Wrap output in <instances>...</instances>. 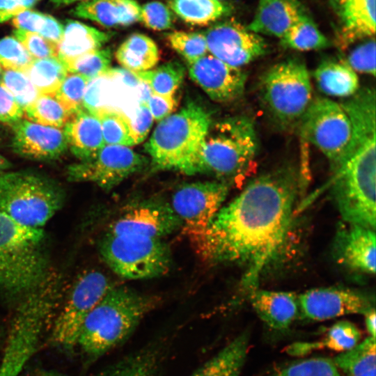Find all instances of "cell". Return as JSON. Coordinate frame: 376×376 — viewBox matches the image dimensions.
Returning <instances> with one entry per match:
<instances>
[{"instance_id":"cell-1","label":"cell","mask_w":376,"mask_h":376,"mask_svg":"<svg viewBox=\"0 0 376 376\" xmlns=\"http://www.w3.org/2000/svg\"><path fill=\"white\" fill-rule=\"evenodd\" d=\"M299 186L292 166L255 178L220 208L203 233L189 239L196 253L209 265H242V288L248 293L257 288L284 246Z\"/></svg>"},{"instance_id":"cell-2","label":"cell","mask_w":376,"mask_h":376,"mask_svg":"<svg viewBox=\"0 0 376 376\" xmlns=\"http://www.w3.org/2000/svg\"><path fill=\"white\" fill-rule=\"evenodd\" d=\"M375 127H354L345 156L333 173L331 197L347 224L375 230L376 146Z\"/></svg>"},{"instance_id":"cell-3","label":"cell","mask_w":376,"mask_h":376,"mask_svg":"<svg viewBox=\"0 0 376 376\" xmlns=\"http://www.w3.org/2000/svg\"><path fill=\"white\" fill-rule=\"evenodd\" d=\"M61 276L51 272L22 296L10 322L0 363V376H19L37 351L62 299Z\"/></svg>"},{"instance_id":"cell-4","label":"cell","mask_w":376,"mask_h":376,"mask_svg":"<svg viewBox=\"0 0 376 376\" xmlns=\"http://www.w3.org/2000/svg\"><path fill=\"white\" fill-rule=\"evenodd\" d=\"M159 299L126 286H113L84 320L77 340L82 352L97 358L122 343Z\"/></svg>"},{"instance_id":"cell-5","label":"cell","mask_w":376,"mask_h":376,"mask_svg":"<svg viewBox=\"0 0 376 376\" xmlns=\"http://www.w3.org/2000/svg\"><path fill=\"white\" fill-rule=\"evenodd\" d=\"M212 123L210 114L194 102L160 120L145 145L153 169L199 173L202 148Z\"/></svg>"},{"instance_id":"cell-6","label":"cell","mask_w":376,"mask_h":376,"mask_svg":"<svg viewBox=\"0 0 376 376\" xmlns=\"http://www.w3.org/2000/svg\"><path fill=\"white\" fill-rule=\"evenodd\" d=\"M42 228L26 226L0 212V289L23 296L51 272Z\"/></svg>"},{"instance_id":"cell-7","label":"cell","mask_w":376,"mask_h":376,"mask_svg":"<svg viewBox=\"0 0 376 376\" xmlns=\"http://www.w3.org/2000/svg\"><path fill=\"white\" fill-rule=\"evenodd\" d=\"M258 148L255 125L248 117L237 116L212 123L202 148L199 173L226 182L237 179L253 166Z\"/></svg>"},{"instance_id":"cell-8","label":"cell","mask_w":376,"mask_h":376,"mask_svg":"<svg viewBox=\"0 0 376 376\" xmlns=\"http://www.w3.org/2000/svg\"><path fill=\"white\" fill-rule=\"evenodd\" d=\"M312 85L304 62L291 58L277 63L262 75L259 96L273 123L283 130L299 127L313 100Z\"/></svg>"},{"instance_id":"cell-9","label":"cell","mask_w":376,"mask_h":376,"mask_svg":"<svg viewBox=\"0 0 376 376\" xmlns=\"http://www.w3.org/2000/svg\"><path fill=\"white\" fill-rule=\"evenodd\" d=\"M63 201L62 188L45 175L27 171L0 173V212L26 226L42 228Z\"/></svg>"},{"instance_id":"cell-10","label":"cell","mask_w":376,"mask_h":376,"mask_svg":"<svg viewBox=\"0 0 376 376\" xmlns=\"http://www.w3.org/2000/svg\"><path fill=\"white\" fill-rule=\"evenodd\" d=\"M98 247L108 267L126 279L158 277L166 274L171 265L170 249L160 238L106 233Z\"/></svg>"},{"instance_id":"cell-11","label":"cell","mask_w":376,"mask_h":376,"mask_svg":"<svg viewBox=\"0 0 376 376\" xmlns=\"http://www.w3.org/2000/svg\"><path fill=\"white\" fill-rule=\"evenodd\" d=\"M113 286L109 277L100 271L92 269L81 274L55 315L50 334L52 345L64 351L72 350L84 320Z\"/></svg>"},{"instance_id":"cell-12","label":"cell","mask_w":376,"mask_h":376,"mask_svg":"<svg viewBox=\"0 0 376 376\" xmlns=\"http://www.w3.org/2000/svg\"><path fill=\"white\" fill-rule=\"evenodd\" d=\"M299 127L302 136L327 157L331 171H336L352 136L351 123L341 104L325 97L313 99Z\"/></svg>"},{"instance_id":"cell-13","label":"cell","mask_w":376,"mask_h":376,"mask_svg":"<svg viewBox=\"0 0 376 376\" xmlns=\"http://www.w3.org/2000/svg\"><path fill=\"white\" fill-rule=\"evenodd\" d=\"M229 188L228 182L207 181L187 183L175 191L170 205L189 239L201 235L207 228L222 207Z\"/></svg>"},{"instance_id":"cell-14","label":"cell","mask_w":376,"mask_h":376,"mask_svg":"<svg viewBox=\"0 0 376 376\" xmlns=\"http://www.w3.org/2000/svg\"><path fill=\"white\" fill-rule=\"evenodd\" d=\"M148 162L127 146L105 145L93 159L70 165L67 175L70 181L91 182L109 191L142 170Z\"/></svg>"},{"instance_id":"cell-15","label":"cell","mask_w":376,"mask_h":376,"mask_svg":"<svg viewBox=\"0 0 376 376\" xmlns=\"http://www.w3.org/2000/svg\"><path fill=\"white\" fill-rule=\"evenodd\" d=\"M182 226L181 220L170 203L152 198L127 206L110 224L107 233L162 239Z\"/></svg>"},{"instance_id":"cell-16","label":"cell","mask_w":376,"mask_h":376,"mask_svg":"<svg viewBox=\"0 0 376 376\" xmlns=\"http://www.w3.org/2000/svg\"><path fill=\"white\" fill-rule=\"evenodd\" d=\"M299 316L322 321L351 314L365 315L375 308L373 295L356 289L317 288L298 295Z\"/></svg>"},{"instance_id":"cell-17","label":"cell","mask_w":376,"mask_h":376,"mask_svg":"<svg viewBox=\"0 0 376 376\" xmlns=\"http://www.w3.org/2000/svg\"><path fill=\"white\" fill-rule=\"evenodd\" d=\"M211 55L241 68L263 56L267 50L264 38L235 21L220 22L204 33Z\"/></svg>"},{"instance_id":"cell-18","label":"cell","mask_w":376,"mask_h":376,"mask_svg":"<svg viewBox=\"0 0 376 376\" xmlns=\"http://www.w3.org/2000/svg\"><path fill=\"white\" fill-rule=\"evenodd\" d=\"M189 75L212 100L228 103L240 98L244 91L246 74L211 54L189 64Z\"/></svg>"},{"instance_id":"cell-19","label":"cell","mask_w":376,"mask_h":376,"mask_svg":"<svg viewBox=\"0 0 376 376\" xmlns=\"http://www.w3.org/2000/svg\"><path fill=\"white\" fill-rule=\"evenodd\" d=\"M13 147L19 155L35 160L49 161L60 157L68 148L63 129L21 119L10 125Z\"/></svg>"},{"instance_id":"cell-20","label":"cell","mask_w":376,"mask_h":376,"mask_svg":"<svg viewBox=\"0 0 376 376\" xmlns=\"http://www.w3.org/2000/svg\"><path fill=\"white\" fill-rule=\"evenodd\" d=\"M375 237V229L347 224L338 230L335 237L333 244L335 260L349 269L374 275Z\"/></svg>"},{"instance_id":"cell-21","label":"cell","mask_w":376,"mask_h":376,"mask_svg":"<svg viewBox=\"0 0 376 376\" xmlns=\"http://www.w3.org/2000/svg\"><path fill=\"white\" fill-rule=\"evenodd\" d=\"M331 4L338 18L341 46L374 38L375 0H331Z\"/></svg>"},{"instance_id":"cell-22","label":"cell","mask_w":376,"mask_h":376,"mask_svg":"<svg viewBox=\"0 0 376 376\" xmlns=\"http://www.w3.org/2000/svg\"><path fill=\"white\" fill-rule=\"evenodd\" d=\"M248 294L258 316L272 329H285L299 316L298 295L294 292L257 288Z\"/></svg>"},{"instance_id":"cell-23","label":"cell","mask_w":376,"mask_h":376,"mask_svg":"<svg viewBox=\"0 0 376 376\" xmlns=\"http://www.w3.org/2000/svg\"><path fill=\"white\" fill-rule=\"evenodd\" d=\"M305 13L298 0H259L246 28L258 35L281 38Z\"/></svg>"},{"instance_id":"cell-24","label":"cell","mask_w":376,"mask_h":376,"mask_svg":"<svg viewBox=\"0 0 376 376\" xmlns=\"http://www.w3.org/2000/svg\"><path fill=\"white\" fill-rule=\"evenodd\" d=\"M63 129L68 146L81 162L93 159L106 145L98 118L84 108L72 113Z\"/></svg>"},{"instance_id":"cell-25","label":"cell","mask_w":376,"mask_h":376,"mask_svg":"<svg viewBox=\"0 0 376 376\" xmlns=\"http://www.w3.org/2000/svg\"><path fill=\"white\" fill-rule=\"evenodd\" d=\"M140 13L135 0H84L72 10L76 17L108 28L130 26L140 20Z\"/></svg>"},{"instance_id":"cell-26","label":"cell","mask_w":376,"mask_h":376,"mask_svg":"<svg viewBox=\"0 0 376 376\" xmlns=\"http://www.w3.org/2000/svg\"><path fill=\"white\" fill-rule=\"evenodd\" d=\"M113 33L100 31L79 21L65 23L62 38L56 44L57 57L64 63L88 52L102 48Z\"/></svg>"},{"instance_id":"cell-27","label":"cell","mask_w":376,"mask_h":376,"mask_svg":"<svg viewBox=\"0 0 376 376\" xmlns=\"http://www.w3.org/2000/svg\"><path fill=\"white\" fill-rule=\"evenodd\" d=\"M313 77L318 89L328 96L350 97L359 91L357 72L344 59L322 60L315 68Z\"/></svg>"},{"instance_id":"cell-28","label":"cell","mask_w":376,"mask_h":376,"mask_svg":"<svg viewBox=\"0 0 376 376\" xmlns=\"http://www.w3.org/2000/svg\"><path fill=\"white\" fill-rule=\"evenodd\" d=\"M361 336V330L354 324L339 321L334 324L320 340L294 343L288 347L286 351L294 357L304 356L324 348L342 353L359 343Z\"/></svg>"},{"instance_id":"cell-29","label":"cell","mask_w":376,"mask_h":376,"mask_svg":"<svg viewBox=\"0 0 376 376\" xmlns=\"http://www.w3.org/2000/svg\"><path fill=\"white\" fill-rule=\"evenodd\" d=\"M248 345V334L242 333L189 376H240Z\"/></svg>"},{"instance_id":"cell-30","label":"cell","mask_w":376,"mask_h":376,"mask_svg":"<svg viewBox=\"0 0 376 376\" xmlns=\"http://www.w3.org/2000/svg\"><path fill=\"white\" fill-rule=\"evenodd\" d=\"M115 56L123 68L132 73L150 70L159 59L158 47L153 40L138 33L132 34L122 42Z\"/></svg>"},{"instance_id":"cell-31","label":"cell","mask_w":376,"mask_h":376,"mask_svg":"<svg viewBox=\"0 0 376 376\" xmlns=\"http://www.w3.org/2000/svg\"><path fill=\"white\" fill-rule=\"evenodd\" d=\"M332 361L347 376H376L375 338L369 336Z\"/></svg>"},{"instance_id":"cell-32","label":"cell","mask_w":376,"mask_h":376,"mask_svg":"<svg viewBox=\"0 0 376 376\" xmlns=\"http://www.w3.org/2000/svg\"><path fill=\"white\" fill-rule=\"evenodd\" d=\"M23 72L40 94L54 96L68 73L58 57L34 59Z\"/></svg>"},{"instance_id":"cell-33","label":"cell","mask_w":376,"mask_h":376,"mask_svg":"<svg viewBox=\"0 0 376 376\" xmlns=\"http://www.w3.org/2000/svg\"><path fill=\"white\" fill-rule=\"evenodd\" d=\"M169 8L185 22L201 26L216 21L229 10L217 0H169Z\"/></svg>"},{"instance_id":"cell-34","label":"cell","mask_w":376,"mask_h":376,"mask_svg":"<svg viewBox=\"0 0 376 376\" xmlns=\"http://www.w3.org/2000/svg\"><path fill=\"white\" fill-rule=\"evenodd\" d=\"M283 47L311 51L327 47L329 42L313 20L305 13L280 38Z\"/></svg>"},{"instance_id":"cell-35","label":"cell","mask_w":376,"mask_h":376,"mask_svg":"<svg viewBox=\"0 0 376 376\" xmlns=\"http://www.w3.org/2000/svg\"><path fill=\"white\" fill-rule=\"evenodd\" d=\"M146 83L152 93L173 95L182 84L185 75V67L178 61L166 63L155 70L133 73Z\"/></svg>"},{"instance_id":"cell-36","label":"cell","mask_w":376,"mask_h":376,"mask_svg":"<svg viewBox=\"0 0 376 376\" xmlns=\"http://www.w3.org/2000/svg\"><path fill=\"white\" fill-rule=\"evenodd\" d=\"M101 125L106 145L132 146L135 145L130 119L123 113L107 107L98 109L94 113Z\"/></svg>"},{"instance_id":"cell-37","label":"cell","mask_w":376,"mask_h":376,"mask_svg":"<svg viewBox=\"0 0 376 376\" xmlns=\"http://www.w3.org/2000/svg\"><path fill=\"white\" fill-rule=\"evenodd\" d=\"M24 114L29 121L63 129L72 113L68 111L54 95L40 94L36 101L26 109Z\"/></svg>"},{"instance_id":"cell-38","label":"cell","mask_w":376,"mask_h":376,"mask_svg":"<svg viewBox=\"0 0 376 376\" xmlns=\"http://www.w3.org/2000/svg\"><path fill=\"white\" fill-rule=\"evenodd\" d=\"M159 355L143 351L126 358L94 376H158Z\"/></svg>"},{"instance_id":"cell-39","label":"cell","mask_w":376,"mask_h":376,"mask_svg":"<svg viewBox=\"0 0 376 376\" xmlns=\"http://www.w3.org/2000/svg\"><path fill=\"white\" fill-rule=\"evenodd\" d=\"M111 63V49L100 48L79 56L64 64L68 72L79 75L91 80L107 74Z\"/></svg>"},{"instance_id":"cell-40","label":"cell","mask_w":376,"mask_h":376,"mask_svg":"<svg viewBox=\"0 0 376 376\" xmlns=\"http://www.w3.org/2000/svg\"><path fill=\"white\" fill-rule=\"evenodd\" d=\"M171 47L192 63L205 56L208 52L204 33L198 32L174 31L167 34Z\"/></svg>"},{"instance_id":"cell-41","label":"cell","mask_w":376,"mask_h":376,"mask_svg":"<svg viewBox=\"0 0 376 376\" xmlns=\"http://www.w3.org/2000/svg\"><path fill=\"white\" fill-rule=\"evenodd\" d=\"M270 376H340L332 359L313 357L295 361Z\"/></svg>"},{"instance_id":"cell-42","label":"cell","mask_w":376,"mask_h":376,"mask_svg":"<svg viewBox=\"0 0 376 376\" xmlns=\"http://www.w3.org/2000/svg\"><path fill=\"white\" fill-rule=\"evenodd\" d=\"M1 83L12 94L24 111L40 95L26 74L22 71L5 70L2 73Z\"/></svg>"},{"instance_id":"cell-43","label":"cell","mask_w":376,"mask_h":376,"mask_svg":"<svg viewBox=\"0 0 376 376\" xmlns=\"http://www.w3.org/2000/svg\"><path fill=\"white\" fill-rule=\"evenodd\" d=\"M89 79L77 74L68 72L54 95L56 99L70 113L84 108L85 91Z\"/></svg>"},{"instance_id":"cell-44","label":"cell","mask_w":376,"mask_h":376,"mask_svg":"<svg viewBox=\"0 0 376 376\" xmlns=\"http://www.w3.org/2000/svg\"><path fill=\"white\" fill-rule=\"evenodd\" d=\"M34 59L14 36L0 40V65L5 70L24 72Z\"/></svg>"},{"instance_id":"cell-45","label":"cell","mask_w":376,"mask_h":376,"mask_svg":"<svg viewBox=\"0 0 376 376\" xmlns=\"http://www.w3.org/2000/svg\"><path fill=\"white\" fill-rule=\"evenodd\" d=\"M375 41L374 38L361 42L344 59L355 72L375 75Z\"/></svg>"},{"instance_id":"cell-46","label":"cell","mask_w":376,"mask_h":376,"mask_svg":"<svg viewBox=\"0 0 376 376\" xmlns=\"http://www.w3.org/2000/svg\"><path fill=\"white\" fill-rule=\"evenodd\" d=\"M140 20L151 29L162 31L173 26V17L169 6L160 1H150L141 6Z\"/></svg>"},{"instance_id":"cell-47","label":"cell","mask_w":376,"mask_h":376,"mask_svg":"<svg viewBox=\"0 0 376 376\" xmlns=\"http://www.w3.org/2000/svg\"><path fill=\"white\" fill-rule=\"evenodd\" d=\"M13 33L33 59L57 57L56 44L40 35L18 29H15Z\"/></svg>"},{"instance_id":"cell-48","label":"cell","mask_w":376,"mask_h":376,"mask_svg":"<svg viewBox=\"0 0 376 376\" xmlns=\"http://www.w3.org/2000/svg\"><path fill=\"white\" fill-rule=\"evenodd\" d=\"M51 17L49 15L29 9L13 17L12 22L16 29L37 33L41 36Z\"/></svg>"},{"instance_id":"cell-49","label":"cell","mask_w":376,"mask_h":376,"mask_svg":"<svg viewBox=\"0 0 376 376\" xmlns=\"http://www.w3.org/2000/svg\"><path fill=\"white\" fill-rule=\"evenodd\" d=\"M24 111L0 82V121L12 125L22 119Z\"/></svg>"},{"instance_id":"cell-50","label":"cell","mask_w":376,"mask_h":376,"mask_svg":"<svg viewBox=\"0 0 376 376\" xmlns=\"http://www.w3.org/2000/svg\"><path fill=\"white\" fill-rule=\"evenodd\" d=\"M130 122L132 137L136 145L146 139L153 122L152 116L146 102L143 101L139 105L135 119L130 120Z\"/></svg>"},{"instance_id":"cell-51","label":"cell","mask_w":376,"mask_h":376,"mask_svg":"<svg viewBox=\"0 0 376 376\" xmlns=\"http://www.w3.org/2000/svg\"><path fill=\"white\" fill-rule=\"evenodd\" d=\"M146 103L153 119L159 121L173 112L176 104L173 95H164L154 93L149 95Z\"/></svg>"},{"instance_id":"cell-52","label":"cell","mask_w":376,"mask_h":376,"mask_svg":"<svg viewBox=\"0 0 376 376\" xmlns=\"http://www.w3.org/2000/svg\"><path fill=\"white\" fill-rule=\"evenodd\" d=\"M38 1L0 0V22H5L22 12L31 9Z\"/></svg>"},{"instance_id":"cell-53","label":"cell","mask_w":376,"mask_h":376,"mask_svg":"<svg viewBox=\"0 0 376 376\" xmlns=\"http://www.w3.org/2000/svg\"><path fill=\"white\" fill-rule=\"evenodd\" d=\"M365 324L367 329V331L369 334V336L373 338H375L376 332V314L375 308L373 309L365 315Z\"/></svg>"},{"instance_id":"cell-54","label":"cell","mask_w":376,"mask_h":376,"mask_svg":"<svg viewBox=\"0 0 376 376\" xmlns=\"http://www.w3.org/2000/svg\"><path fill=\"white\" fill-rule=\"evenodd\" d=\"M32 376H64L62 373L52 370H40L35 372Z\"/></svg>"},{"instance_id":"cell-55","label":"cell","mask_w":376,"mask_h":376,"mask_svg":"<svg viewBox=\"0 0 376 376\" xmlns=\"http://www.w3.org/2000/svg\"><path fill=\"white\" fill-rule=\"evenodd\" d=\"M10 167V164L9 162L0 155V173H2L4 170L9 169Z\"/></svg>"},{"instance_id":"cell-56","label":"cell","mask_w":376,"mask_h":376,"mask_svg":"<svg viewBox=\"0 0 376 376\" xmlns=\"http://www.w3.org/2000/svg\"><path fill=\"white\" fill-rule=\"evenodd\" d=\"M79 1H82L84 0H52V3H54V4H55L57 6L68 5L73 2H76Z\"/></svg>"},{"instance_id":"cell-57","label":"cell","mask_w":376,"mask_h":376,"mask_svg":"<svg viewBox=\"0 0 376 376\" xmlns=\"http://www.w3.org/2000/svg\"><path fill=\"white\" fill-rule=\"evenodd\" d=\"M2 73H3V70H2V67L0 65V82L1 79Z\"/></svg>"},{"instance_id":"cell-58","label":"cell","mask_w":376,"mask_h":376,"mask_svg":"<svg viewBox=\"0 0 376 376\" xmlns=\"http://www.w3.org/2000/svg\"><path fill=\"white\" fill-rule=\"evenodd\" d=\"M217 1H221V0H217Z\"/></svg>"}]
</instances>
